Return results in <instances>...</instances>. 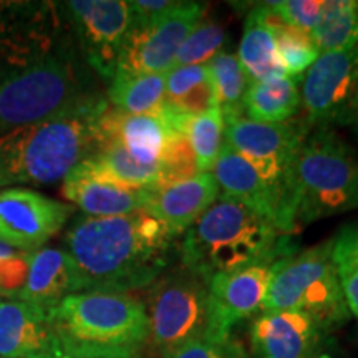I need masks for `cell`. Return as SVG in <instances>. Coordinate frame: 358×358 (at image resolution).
<instances>
[{
    "mask_svg": "<svg viewBox=\"0 0 358 358\" xmlns=\"http://www.w3.org/2000/svg\"><path fill=\"white\" fill-rule=\"evenodd\" d=\"M237 60L243 66L249 83H261L287 77L279 55H277L274 34L261 20L256 7L250 8L245 17Z\"/></svg>",
    "mask_w": 358,
    "mask_h": 358,
    "instance_id": "23",
    "label": "cell"
},
{
    "mask_svg": "<svg viewBox=\"0 0 358 358\" xmlns=\"http://www.w3.org/2000/svg\"><path fill=\"white\" fill-rule=\"evenodd\" d=\"M302 78H275L250 83L243 100V115L259 123H284L302 110Z\"/></svg>",
    "mask_w": 358,
    "mask_h": 358,
    "instance_id": "22",
    "label": "cell"
},
{
    "mask_svg": "<svg viewBox=\"0 0 358 358\" xmlns=\"http://www.w3.org/2000/svg\"><path fill=\"white\" fill-rule=\"evenodd\" d=\"M299 249L289 234L248 206L217 199L182 234L181 266L209 282L274 254Z\"/></svg>",
    "mask_w": 358,
    "mask_h": 358,
    "instance_id": "4",
    "label": "cell"
},
{
    "mask_svg": "<svg viewBox=\"0 0 358 358\" xmlns=\"http://www.w3.org/2000/svg\"><path fill=\"white\" fill-rule=\"evenodd\" d=\"M98 146L105 143H120L138 163L159 166L166 148L169 128L156 116L129 115L108 106L96 124Z\"/></svg>",
    "mask_w": 358,
    "mask_h": 358,
    "instance_id": "19",
    "label": "cell"
},
{
    "mask_svg": "<svg viewBox=\"0 0 358 358\" xmlns=\"http://www.w3.org/2000/svg\"><path fill=\"white\" fill-rule=\"evenodd\" d=\"M332 259L350 315L358 319V222L347 224L332 237Z\"/></svg>",
    "mask_w": 358,
    "mask_h": 358,
    "instance_id": "31",
    "label": "cell"
},
{
    "mask_svg": "<svg viewBox=\"0 0 358 358\" xmlns=\"http://www.w3.org/2000/svg\"><path fill=\"white\" fill-rule=\"evenodd\" d=\"M0 358L69 357L47 315L22 301H2Z\"/></svg>",
    "mask_w": 358,
    "mask_h": 358,
    "instance_id": "16",
    "label": "cell"
},
{
    "mask_svg": "<svg viewBox=\"0 0 358 358\" xmlns=\"http://www.w3.org/2000/svg\"><path fill=\"white\" fill-rule=\"evenodd\" d=\"M75 292L71 259L62 248H42L32 252L29 275L19 299L48 319L66 295Z\"/></svg>",
    "mask_w": 358,
    "mask_h": 358,
    "instance_id": "21",
    "label": "cell"
},
{
    "mask_svg": "<svg viewBox=\"0 0 358 358\" xmlns=\"http://www.w3.org/2000/svg\"><path fill=\"white\" fill-rule=\"evenodd\" d=\"M108 106L101 93L65 113L0 134V187L64 181L96 151L98 118Z\"/></svg>",
    "mask_w": 358,
    "mask_h": 358,
    "instance_id": "3",
    "label": "cell"
},
{
    "mask_svg": "<svg viewBox=\"0 0 358 358\" xmlns=\"http://www.w3.org/2000/svg\"><path fill=\"white\" fill-rule=\"evenodd\" d=\"M168 358H248V355L241 343L229 337L224 340L203 338L187 343Z\"/></svg>",
    "mask_w": 358,
    "mask_h": 358,
    "instance_id": "35",
    "label": "cell"
},
{
    "mask_svg": "<svg viewBox=\"0 0 358 358\" xmlns=\"http://www.w3.org/2000/svg\"><path fill=\"white\" fill-rule=\"evenodd\" d=\"M219 199V186L213 173L164 187H148L146 211L158 217L171 236H182Z\"/></svg>",
    "mask_w": 358,
    "mask_h": 358,
    "instance_id": "18",
    "label": "cell"
},
{
    "mask_svg": "<svg viewBox=\"0 0 358 358\" xmlns=\"http://www.w3.org/2000/svg\"><path fill=\"white\" fill-rule=\"evenodd\" d=\"M131 27H148L164 19L179 6V0H129Z\"/></svg>",
    "mask_w": 358,
    "mask_h": 358,
    "instance_id": "37",
    "label": "cell"
},
{
    "mask_svg": "<svg viewBox=\"0 0 358 358\" xmlns=\"http://www.w3.org/2000/svg\"><path fill=\"white\" fill-rule=\"evenodd\" d=\"M62 196L87 216L111 217L146 208L148 189H127L93 176L78 164L62 181Z\"/></svg>",
    "mask_w": 358,
    "mask_h": 358,
    "instance_id": "20",
    "label": "cell"
},
{
    "mask_svg": "<svg viewBox=\"0 0 358 358\" xmlns=\"http://www.w3.org/2000/svg\"><path fill=\"white\" fill-rule=\"evenodd\" d=\"M353 124H355L357 129H358V110H357V116H355V122H353Z\"/></svg>",
    "mask_w": 358,
    "mask_h": 358,
    "instance_id": "39",
    "label": "cell"
},
{
    "mask_svg": "<svg viewBox=\"0 0 358 358\" xmlns=\"http://www.w3.org/2000/svg\"><path fill=\"white\" fill-rule=\"evenodd\" d=\"M254 7H256L261 20L274 34L277 55L284 66L285 75L292 78H302V75L310 69L313 62L320 55V52L312 42L310 34L285 25L268 7L267 2L256 3Z\"/></svg>",
    "mask_w": 358,
    "mask_h": 358,
    "instance_id": "27",
    "label": "cell"
},
{
    "mask_svg": "<svg viewBox=\"0 0 358 358\" xmlns=\"http://www.w3.org/2000/svg\"><path fill=\"white\" fill-rule=\"evenodd\" d=\"M312 129L313 124L303 115L284 123H259L244 115L224 120V143L244 156L264 181L284 196L292 224V168Z\"/></svg>",
    "mask_w": 358,
    "mask_h": 358,
    "instance_id": "9",
    "label": "cell"
},
{
    "mask_svg": "<svg viewBox=\"0 0 358 358\" xmlns=\"http://www.w3.org/2000/svg\"><path fill=\"white\" fill-rule=\"evenodd\" d=\"M227 34L216 20L201 19L181 43L173 66L208 65L217 53L224 52Z\"/></svg>",
    "mask_w": 358,
    "mask_h": 358,
    "instance_id": "32",
    "label": "cell"
},
{
    "mask_svg": "<svg viewBox=\"0 0 358 358\" xmlns=\"http://www.w3.org/2000/svg\"><path fill=\"white\" fill-rule=\"evenodd\" d=\"M145 307L148 340L163 358L209 338V284L182 266L151 284Z\"/></svg>",
    "mask_w": 358,
    "mask_h": 358,
    "instance_id": "8",
    "label": "cell"
},
{
    "mask_svg": "<svg viewBox=\"0 0 358 358\" xmlns=\"http://www.w3.org/2000/svg\"><path fill=\"white\" fill-rule=\"evenodd\" d=\"M299 249L274 254L241 271L219 274L209 284V338L224 340L241 320L261 310L277 262L294 256Z\"/></svg>",
    "mask_w": 358,
    "mask_h": 358,
    "instance_id": "13",
    "label": "cell"
},
{
    "mask_svg": "<svg viewBox=\"0 0 358 358\" xmlns=\"http://www.w3.org/2000/svg\"><path fill=\"white\" fill-rule=\"evenodd\" d=\"M317 358H332V357H329V355H317Z\"/></svg>",
    "mask_w": 358,
    "mask_h": 358,
    "instance_id": "40",
    "label": "cell"
},
{
    "mask_svg": "<svg viewBox=\"0 0 358 358\" xmlns=\"http://www.w3.org/2000/svg\"><path fill=\"white\" fill-rule=\"evenodd\" d=\"M181 133L189 141L198 173H211L224 145V118L219 108L189 116Z\"/></svg>",
    "mask_w": 358,
    "mask_h": 358,
    "instance_id": "30",
    "label": "cell"
},
{
    "mask_svg": "<svg viewBox=\"0 0 358 358\" xmlns=\"http://www.w3.org/2000/svg\"><path fill=\"white\" fill-rule=\"evenodd\" d=\"M204 12V3L185 0L156 24L131 27L120 53L115 77L168 73L179 47L203 19Z\"/></svg>",
    "mask_w": 358,
    "mask_h": 358,
    "instance_id": "12",
    "label": "cell"
},
{
    "mask_svg": "<svg viewBox=\"0 0 358 358\" xmlns=\"http://www.w3.org/2000/svg\"><path fill=\"white\" fill-rule=\"evenodd\" d=\"M164 101L185 115H203L219 108L208 65L173 66L166 73Z\"/></svg>",
    "mask_w": 358,
    "mask_h": 358,
    "instance_id": "25",
    "label": "cell"
},
{
    "mask_svg": "<svg viewBox=\"0 0 358 358\" xmlns=\"http://www.w3.org/2000/svg\"><path fill=\"white\" fill-rule=\"evenodd\" d=\"M211 173L217 181L219 199L248 206L274 224L282 234H294V224L284 196L264 181L256 168L226 143Z\"/></svg>",
    "mask_w": 358,
    "mask_h": 358,
    "instance_id": "15",
    "label": "cell"
},
{
    "mask_svg": "<svg viewBox=\"0 0 358 358\" xmlns=\"http://www.w3.org/2000/svg\"><path fill=\"white\" fill-rule=\"evenodd\" d=\"M71 214V206L38 191L0 189V241L22 252H35L64 229Z\"/></svg>",
    "mask_w": 358,
    "mask_h": 358,
    "instance_id": "14",
    "label": "cell"
},
{
    "mask_svg": "<svg viewBox=\"0 0 358 358\" xmlns=\"http://www.w3.org/2000/svg\"><path fill=\"white\" fill-rule=\"evenodd\" d=\"M303 116L313 127L353 124L358 110V45L320 53L302 78Z\"/></svg>",
    "mask_w": 358,
    "mask_h": 358,
    "instance_id": "11",
    "label": "cell"
},
{
    "mask_svg": "<svg viewBox=\"0 0 358 358\" xmlns=\"http://www.w3.org/2000/svg\"><path fill=\"white\" fill-rule=\"evenodd\" d=\"M196 174L199 173L189 141L182 133L169 129L166 148H164V153L159 159L158 185L155 187L174 185V182L194 178Z\"/></svg>",
    "mask_w": 358,
    "mask_h": 358,
    "instance_id": "33",
    "label": "cell"
},
{
    "mask_svg": "<svg viewBox=\"0 0 358 358\" xmlns=\"http://www.w3.org/2000/svg\"><path fill=\"white\" fill-rule=\"evenodd\" d=\"M325 330L302 312H271L257 317L250 329L259 358H317Z\"/></svg>",
    "mask_w": 358,
    "mask_h": 358,
    "instance_id": "17",
    "label": "cell"
},
{
    "mask_svg": "<svg viewBox=\"0 0 358 358\" xmlns=\"http://www.w3.org/2000/svg\"><path fill=\"white\" fill-rule=\"evenodd\" d=\"M30 257L32 252L19 250L10 257L0 259V297H13L19 295L25 287L29 275Z\"/></svg>",
    "mask_w": 358,
    "mask_h": 358,
    "instance_id": "36",
    "label": "cell"
},
{
    "mask_svg": "<svg viewBox=\"0 0 358 358\" xmlns=\"http://www.w3.org/2000/svg\"><path fill=\"white\" fill-rule=\"evenodd\" d=\"M262 313L302 312L330 330L348 317L332 259V239L277 262L264 299Z\"/></svg>",
    "mask_w": 358,
    "mask_h": 358,
    "instance_id": "7",
    "label": "cell"
},
{
    "mask_svg": "<svg viewBox=\"0 0 358 358\" xmlns=\"http://www.w3.org/2000/svg\"><path fill=\"white\" fill-rule=\"evenodd\" d=\"M310 37L320 53L358 45V0H324Z\"/></svg>",
    "mask_w": 358,
    "mask_h": 358,
    "instance_id": "28",
    "label": "cell"
},
{
    "mask_svg": "<svg viewBox=\"0 0 358 358\" xmlns=\"http://www.w3.org/2000/svg\"><path fill=\"white\" fill-rule=\"evenodd\" d=\"M83 62L98 78L111 83L124 40L131 29L127 0L60 2Z\"/></svg>",
    "mask_w": 358,
    "mask_h": 358,
    "instance_id": "10",
    "label": "cell"
},
{
    "mask_svg": "<svg viewBox=\"0 0 358 358\" xmlns=\"http://www.w3.org/2000/svg\"><path fill=\"white\" fill-rule=\"evenodd\" d=\"M267 3L285 25L310 34L319 20L324 0H282Z\"/></svg>",
    "mask_w": 358,
    "mask_h": 358,
    "instance_id": "34",
    "label": "cell"
},
{
    "mask_svg": "<svg viewBox=\"0 0 358 358\" xmlns=\"http://www.w3.org/2000/svg\"><path fill=\"white\" fill-rule=\"evenodd\" d=\"M166 73L115 77L106 93L108 103L129 115H146L159 118L163 113Z\"/></svg>",
    "mask_w": 358,
    "mask_h": 358,
    "instance_id": "26",
    "label": "cell"
},
{
    "mask_svg": "<svg viewBox=\"0 0 358 358\" xmlns=\"http://www.w3.org/2000/svg\"><path fill=\"white\" fill-rule=\"evenodd\" d=\"M98 95L60 2H0V134Z\"/></svg>",
    "mask_w": 358,
    "mask_h": 358,
    "instance_id": "1",
    "label": "cell"
},
{
    "mask_svg": "<svg viewBox=\"0 0 358 358\" xmlns=\"http://www.w3.org/2000/svg\"><path fill=\"white\" fill-rule=\"evenodd\" d=\"M174 239L158 217L140 209L124 216L73 219L62 249L71 259L75 292L128 294L150 287L166 272Z\"/></svg>",
    "mask_w": 358,
    "mask_h": 358,
    "instance_id": "2",
    "label": "cell"
},
{
    "mask_svg": "<svg viewBox=\"0 0 358 358\" xmlns=\"http://www.w3.org/2000/svg\"><path fill=\"white\" fill-rule=\"evenodd\" d=\"M208 70L216 90L217 106L222 118L229 120L243 115V100L250 83L237 55L226 50L217 53L208 64Z\"/></svg>",
    "mask_w": 358,
    "mask_h": 358,
    "instance_id": "29",
    "label": "cell"
},
{
    "mask_svg": "<svg viewBox=\"0 0 358 358\" xmlns=\"http://www.w3.org/2000/svg\"><path fill=\"white\" fill-rule=\"evenodd\" d=\"M17 252H19V250L10 248V245L6 244V243H2V241H0V259L10 257V256H13V254H17Z\"/></svg>",
    "mask_w": 358,
    "mask_h": 358,
    "instance_id": "38",
    "label": "cell"
},
{
    "mask_svg": "<svg viewBox=\"0 0 358 358\" xmlns=\"http://www.w3.org/2000/svg\"><path fill=\"white\" fill-rule=\"evenodd\" d=\"M295 231L358 209V158L334 128L313 127L292 168Z\"/></svg>",
    "mask_w": 358,
    "mask_h": 358,
    "instance_id": "6",
    "label": "cell"
},
{
    "mask_svg": "<svg viewBox=\"0 0 358 358\" xmlns=\"http://www.w3.org/2000/svg\"><path fill=\"white\" fill-rule=\"evenodd\" d=\"M80 164L93 176L127 189L155 187L159 179V166L138 163L120 143L100 145L95 153Z\"/></svg>",
    "mask_w": 358,
    "mask_h": 358,
    "instance_id": "24",
    "label": "cell"
},
{
    "mask_svg": "<svg viewBox=\"0 0 358 358\" xmlns=\"http://www.w3.org/2000/svg\"><path fill=\"white\" fill-rule=\"evenodd\" d=\"M50 322L69 358H133L148 340L146 307L129 294H70Z\"/></svg>",
    "mask_w": 358,
    "mask_h": 358,
    "instance_id": "5",
    "label": "cell"
}]
</instances>
